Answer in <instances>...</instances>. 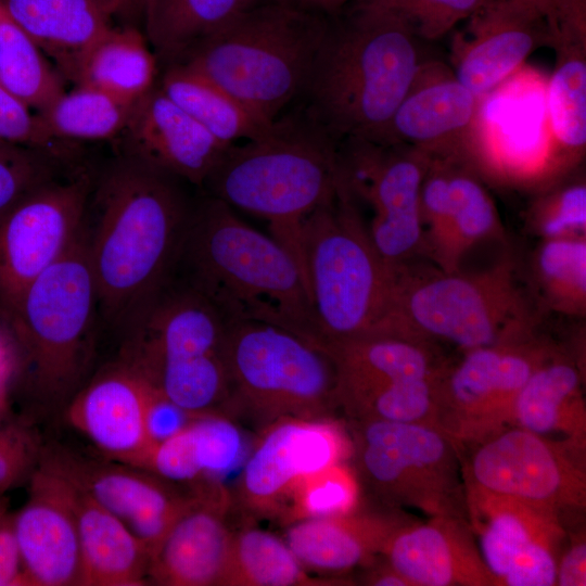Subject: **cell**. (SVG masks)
Wrapping results in <instances>:
<instances>
[{
  "label": "cell",
  "instance_id": "1",
  "mask_svg": "<svg viewBox=\"0 0 586 586\" xmlns=\"http://www.w3.org/2000/svg\"><path fill=\"white\" fill-rule=\"evenodd\" d=\"M184 182L124 153L93 180L88 259L101 328L119 339L174 276L195 201Z\"/></svg>",
  "mask_w": 586,
  "mask_h": 586
},
{
  "label": "cell",
  "instance_id": "2",
  "mask_svg": "<svg viewBox=\"0 0 586 586\" xmlns=\"http://www.w3.org/2000/svg\"><path fill=\"white\" fill-rule=\"evenodd\" d=\"M171 279L205 297L228 323H270L322 348L297 262L218 199H195Z\"/></svg>",
  "mask_w": 586,
  "mask_h": 586
},
{
  "label": "cell",
  "instance_id": "3",
  "mask_svg": "<svg viewBox=\"0 0 586 586\" xmlns=\"http://www.w3.org/2000/svg\"><path fill=\"white\" fill-rule=\"evenodd\" d=\"M327 29L304 91L310 119L334 140L380 141L422 59L415 33L395 15L352 0Z\"/></svg>",
  "mask_w": 586,
  "mask_h": 586
},
{
  "label": "cell",
  "instance_id": "4",
  "mask_svg": "<svg viewBox=\"0 0 586 586\" xmlns=\"http://www.w3.org/2000/svg\"><path fill=\"white\" fill-rule=\"evenodd\" d=\"M334 143L310 118L275 120L264 136L231 144L202 188L231 208L267 220L271 237L305 273L302 222L334 195L341 180Z\"/></svg>",
  "mask_w": 586,
  "mask_h": 586
},
{
  "label": "cell",
  "instance_id": "5",
  "mask_svg": "<svg viewBox=\"0 0 586 586\" xmlns=\"http://www.w3.org/2000/svg\"><path fill=\"white\" fill-rule=\"evenodd\" d=\"M3 320L18 351L17 379L40 404L66 407L86 383L101 329L86 220L71 249L30 283Z\"/></svg>",
  "mask_w": 586,
  "mask_h": 586
},
{
  "label": "cell",
  "instance_id": "6",
  "mask_svg": "<svg viewBox=\"0 0 586 586\" xmlns=\"http://www.w3.org/2000/svg\"><path fill=\"white\" fill-rule=\"evenodd\" d=\"M327 24L320 14L286 0H257L177 64L276 120L304 91Z\"/></svg>",
  "mask_w": 586,
  "mask_h": 586
},
{
  "label": "cell",
  "instance_id": "7",
  "mask_svg": "<svg viewBox=\"0 0 586 586\" xmlns=\"http://www.w3.org/2000/svg\"><path fill=\"white\" fill-rule=\"evenodd\" d=\"M301 249L321 346L383 333L397 268L377 252L342 179L302 222Z\"/></svg>",
  "mask_w": 586,
  "mask_h": 586
},
{
  "label": "cell",
  "instance_id": "8",
  "mask_svg": "<svg viewBox=\"0 0 586 586\" xmlns=\"http://www.w3.org/2000/svg\"><path fill=\"white\" fill-rule=\"evenodd\" d=\"M517 276L510 255L472 273L399 267L383 333L442 341L462 351L530 335L537 314Z\"/></svg>",
  "mask_w": 586,
  "mask_h": 586
},
{
  "label": "cell",
  "instance_id": "9",
  "mask_svg": "<svg viewBox=\"0 0 586 586\" xmlns=\"http://www.w3.org/2000/svg\"><path fill=\"white\" fill-rule=\"evenodd\" d=\"M228 417L262 432L284 419H336L335 365L326 349L273 324H228Z\"/></svg>",
  "mask_w": 586,
  "mask_h": 586
},
{
  "label": "cell",
  "instance_id": "10",
  "mask_svg": "<svg viewBox=\"0 0 586 586\" xmlns=\"http://www.w3.org/2000/svg\"><path fill=\"white\" fill-rule=\"evenodd\" d=\"M349 437L361 492L388 509L468 520L460 446L437 426L349 421Z\"/></svg>",
  "mask_w": 586,
  "mask_h": 586
},
{
  "label": "cell",
  "instance_id": "11",
  "mask_svg": "<svg viewBox=\"0 0 586 586\" xmlns=\"http://www.w3.org/2000/svg\"><path fill=\"white\" fill-rule=\"evenodd\" d=\"M337 375L340 410L348 421L386 420L436 426L446 367L432 344L379 333L324 347Z\"/></svg>",
  "mask_w": 586,
  "mask_h": 586
},
{
  "label": "cell",
  "instance_id": "12",
  "mask_svg": "<svg viewBox=\"0 0 586 586\" xmlns=\"http://www.w3.org/2000/svg\"><path fill=\"white\" fill-rule=\"evenodd\" d=\"M556 351L534 333L463 351L442 374L436 426L459 446L475 445L512 426L521 388Z\"/></svg>",
  "mask_w": 586,
  "mask_h": 586
},
{
  "label": "cell",
  "instance_id": "13",
  "mask_svg": "<svg viewBox=\"0 0 586 586\" xmlns=\"http://www.w3.org/2000/svg\"><path fill=\"white\" fill-rule=\"evenodd\" d=\"M344 143L341 179L372 209L367 228L373 246L388 266L408 265L422 252L420 189L431 157L402 143L356 138Z\"/></svg>",
  "mask_w": 586,
  "mask_h": 586
},
{
  "label": "cell",
  "instance_id": "14",
  "mask_svg": "<svg viewBox=\"0 0 586 586\" xmlns=\"http://www.w3.org/2000/svg\"><path fill=\"white\" fill-rule=\"evenodd\" d=\"M94 177L86 170L37 187L0 217V316L81 232Z\"/></svg>",
  "mask_w": 586,
  "mask_h": 586
},
{
  "label": "cell",
  "instance_id": "15",
  "mask_svg": "<svg viewBox=\"0 0 586 586\" xmlns=\"http://www.w3.org/2000/svg\"><path fill=\"white\" fill-rule=\"evenodd\" d=\"M475 445L464 482L558 513L585 508V461L565 445L517 425Z\"/></svg>",
  "mask_w": 586,
  "mask_h": 586
},
{
  "label": "cell",
  "instance_id": "16",
  "mask_svg": "<svg viewBox=\"0 0 586 586\" xmlns=\"http://www.w3.org/2000/svg\"><path fill=\"white\" fill-rule=\"evenodd\" d=\"M259 433L231 494L233 507L247 520H278L302 477L352 454L349 434L336 419H284Z\"/></svg>",
  "mask_w": 586,
  "mask_h": 586
},
{
  "label": "cell",
  "instance_id": "17",
  "mask_svg": "<svg viewBox=\"0 0 586 586\" xmlns=\"http://www.w3.org/2000/svg\"><path fill=\"white\" fill-rule=\"evenodd\" d=\"M467 518L498 585H556L565 536L560 513L464 482Z\"/></svg>",
  "mask_w": 586,
  "mask_h": 586
},
{
  "label": "cell",
  "instance_id": "18",
  "mask_svg": "<svg viewBox=\"0 0 586 586\" xmlns=\"http://www.w3.org/2000/svg\"><path fill=\"white\" fill-rule=\"evenodd\" d=\"M28 482L27 499L14 514L26 586L80 585L76 485L43 450Z\"/></svg>",
  "mask_w": 586,
  "mask_h": 586
},
{
  "label": "cell",
  "instance_id": "19",
  "mask_svg": "<svg viewBox=\"0 0 586 586\" xmlns=\"http://www.w3.org/2000/svg\"><path fill=\"white\" fill-rule=\"evenodd\" d=\"M43 455L119 518L143 542L151 556L200 497L198 492H183L144 469L119 461H99L56 448L43 449Z\"/></svg>",
  "mask_w": 586,
  "mask_h": 586
},
{
  "label": "cell",
  "instance_id": "20",
  "mask_svg": "<svg viewBox=\"0 0 586 586\" xmlns=\"http://www.w3.org/2000/svg\"><path fill=\"white\" fill-rule=\"evenodd\" d=\"M453 40L456 78L477 97L511 76L535 50L551 47L546 16L521 0H486Z\"/></svg>",
  "mask_w": 586,
  "mask_h": 586
},
{
  "label": "cell",
  "instance_id": "21",
  "mask_svg": "<svg viewBox=\"0 0 586 586\" xmlns=\"http://www.w3.org/2000/svg\"><path fill=\"white\" fill-rule=\"evenodd\" d=\"M482 99L444 64L424 62L378 142L467 162L477 139Z\"/></svg>",
  "mask_w": 586,
  "mask_h": 586
},
{
  "label": "cell",
  "instance_id": "22",
  "mask_svg": "<svg viewBox=\"0 0 586 586\" xmlns=\"http://www.w3.org/2000/svg\"><path fill=\"white\" fill-rule=\"evenodd\" d=\"M149 390L146 378L118 357L81 386L65 415L106 459L136 466L152 445L145 426Z\"/></svg>",
  "mask_w": 586,
  "mask_h": 586
},
{
  "label": "cell",
  "instance_id": "23",
  "mask_svg": "<svg viewBox=\"0 0 586 586\" xmlns=\"http://www.w3.org/2000/svg\"><path fill=\"white\" fill-rule=\"evenodd\" d=\"M231 493L215 482L171 526L151 556L148 579L162 586H221L233 530Z\"/></svg>",
  "mask_w": 586,
  "mask_h": 586
},
{
  "label": "cell",
  "instance_id": "24",
  "mask_svg": "<svg viewBox=\"0 0 586 586\" xmlns=\"http://www.w3.org/2000/svg\"><path fill=\"white\" fill-rule=\"evenodd\" d=\"M120 136L124 154L201 188L230 146L176 105L158 85L137 102Z\"/></svg>",
  "mask_w": 586,
  "mask_h": 586
},
{
  "label": "cell",
  "instance_id": "25",
  "mask_svg": "<svg viewBox=\"0 0 586 586\" xmlns=\"http://www.w3.org/2000/svg\"><path fill=\"white\" fill-rule=\"evenodd\" d=\"M382 556L410 586H498L464 519L431 517L426 523H402Z\"/></svg>",
  "mask_w": 586,
  "mask_h": 586
},
{
  "label": "cell",
  "instance_id": "26",
  "mask_svg": "<svg viewBox=\"0 0 586 586\" xmlns=\"http://www.w3.org/2000/svg\"><path fill=\"white\" fill-rule=\"evenodd\" d=\"M553 71L546 88L544 174L553 182L581 164L586 150V33L552 35Z\"/></svg>",
  "mask_w": 586,
  "mask_h": 586
},
{
  "label": "cell",
  "instance_id": "27",
  "mask_svg": "<svg viewBox=\"0 0 586 586\" xmlns=\"http://www.w3.org/2000/svg\"><path fill=\"white\" fill-rule=\"evenodd\" d=\"M399 521L357 508L345 514L288 524L284 542L306 570L337 575L371 565L402 524Z\"/></svg>",
  "mask_w": 586,
  "mask_h": 586
},
{
  "label": "cell",
  "instance_id": "28",
  "mask_svg": "<svg viewBox=\"0 0 586 586\" xmlns=\"http://www.w3.org/2000/svg\"><path fill=\"white\" fill-rule=\"evenodd\" d=\"M513 425L559 442L584 458L586 407L582 371L559 349L528 378L514 404Z\"/></svg>",
  "mask_w": 586,
  "mask_h": 586
},
{
  "label": "cell",
  "instance_id": "29",
  "mask_svg": "<svg viewBox=\"0 0 586 586\" xmlns=\"http://www.w3.org/2000/svg\"><path fill=\"white\" fill-rule=\"evenodd\" d=\"M76 488L80 585H146L151 560L146 546L119 518Z\"/></svg>",
  "mask_w": 586,
  "mask_h": 586
},
{
  "label": "cell",
  "instance_id": "30",
  "mask_svg": "<svg viewBox=\"0 0 586 586\" xmlns=\"http://www.w3.org/2000/svg\"><path fill=\"white\" fill-rule=\"evenodd\" d=\"M5 14L71 77L79 58L113 27L99 0H0Z\"/></svg>",
  "mask_w": 586,
  "mask_h": 586
},
{
  "label": "cell",
  "instance_id": "31",
  "mask_svg": "<svg viewBox=\"0 0 586 586\" xmlns=\"http://www.w3.org/2000/svg\"><path fill=\"white\" fill-rule=\"evenodd\" d=\"M157 58L138 27H112L79 58L71 79L136 104L154 87Z\"/></svg>",
  "mask_w": 586,
  "mask_h": 586
},
{
  "label": "cell",
  "instance_id": "32",
  "mask_svg": "<svg viewBox=\"0 0 586 586\" xmlns=\"http://www.w3.org/2000/svg\"><path fill=\"white\" fill-rule=\"evenodd\" d=\"M158 87L176 105L226 145L259 138L275 123L182 64L167 66Z\"/></svg>",
  "mask_w": 586,
  "mask_h": 586
},
{
  "label": "cell",
  "instance_id": "33",
  "mask_svg": "<svg viewBox=\"0 0 586 586\" xmlns=\"http://www.w3.org/2000/svg\"><path fill=\"white\" fill-rule=\"evenodd\" d=\"M257 0H145L142 24L157 60L179 63Z\"/></svg>",
  "mask_w": 586,
  "mask_h": 586
},
{
  "label": "cell",
  "instance_id": "34",
  "mask_svg": "<svg viewBox=\"0 0 586 586\" xmlns=\"http://www.w3.org/2000/svg\"><path fill=\"white\" fill-rule=\"evenodd\" d=\"M337 577L310 576L284 540L250 525L233 531L221 586H330Z\"/></svg>",
  "mask_w": 586,
  "mask_h": 586
},
{
  "label": "cell",
  "instance_id": "35",
  "mask_svg": "<svg viewBox=\"0 0 586 586\" xmlns=\"http://www.w3.org/2000/svg\"><path fill=\"white\" fill-rule=\"evenodd\" d=\"M136 104L97 88L77 85L37 115L48 137L55 142L107 140L123 133Z\"/></svg>",
  "mask_w": 586,
  "mask_h": 586
},
{
  "label": "cell",
  "instance_id": "36",
  "mask_svg": "<svg viewBox=\"0 0 586 586\" xmlns=\"http://www.w3.org/2000/svg\"><path fill=\"white\" fill-rule=\"evenodd\" d=\"M538 298L553 311L586 314V237L540 240L531 258Z\"/></svg>",
  "mask_w": 586,
  "mask_h": 586
},
{
  "label": "cell",
  "instance_id": "37",
  "mask_svg": "<svg viewBox=\"0 0 586 586\" xmlns=\"http://www.w3.org/2000/svg\"><path fill=\"white\" fill-rule=\"evenodd\" d=\"M0 84L38 113L65 91L42 50L5 12L0 16Z\"/></svg>",
  "mask_w": 586,
  "mask_h": 586
},
{
  "label": "cell",
  "instance_id": "38",
  "mask_svg": "<svg viewBox=\"0 0 586 586\" xmlns=\"http://www.w3.org/2000/svg\"><path fill=\"white\" fill-rule=\"evenodd\" d=\"M463 163L450 158L448 174L451 257L458 270L471 247L481 241L504 235L491 195Z\"/></svg>",
  "mask_w": 586,
  "mask_h": 586
},
{
  "label": "cell",
  "instance_id": "39",
  "mask_svg": "<svg viewBox=\"0 0 586 586\" xmlns=\"http://www.w3.org/2000/svg\"><path fill=\"white\" fill-rule=\"evenodd\" d=\"M360 495L352 466L342 461L302 477L290 491L277 521L288 525L345 514L358 508Z\"/></svg>",
  "mask_w": 586,
  "mask_h": 586
},
{
  "label": "cell",
  "instance_id": "40",
  "mask_svg": "<svg viewBox=\"0 0 586 586\" xmlns=\"http://www.w3.org/2000/svg\"><path fill=\"white\" fill-rule=\"evenodd\" d=\"M526 224L540 240L586 237L585 178L551 182L528 207Z\"/></svg>",
  "mask_w": 586,
  "mask_h": 586
},
{
  "label": "cell",
  "instance_id": "41",
  "mask_svg": "<svg viewBox=\"0 0 586 586\" xmlns=\"http://www.w3.org/2000/svg\"><path fill=\"white\" fill-rule=\"evenodd\" d=\"M449 162L450 158L431 157L420 189V215L422 252L437 268L453 272L458 269L450 244Z\"/></svg>",
  "mask_w": 586,
  "mask_h": 586
},
{
  "label": "cell",
  "instance_id": "42",
  "mask_svg": "<svg viewBox=\"0 0 586 586\" xmlns=\"http://www.w3.org/2000/svg\"><path fill=\"white\" fill-rule=\"evenodd\" d=\"M193 456L205 483L219 482L241 459L244 440L232 419L221 415L195 418L188 426Z\"/></svg>",
  "mask_w": 586,
  "mask_h": 586
},
{
  "label": "cell",
  "instance_id": "43",
  "mask_svg": "<svg viewBox=\"0 0 586 586\" xmlns=\"http://www.w3.org/2000/svg\"><path fill=\"white\" fill-rule=\"evenodd\" d=\"M58 153L0 140V217L37 187L58 177Z\"/></svg>",
  "mask_w": 586,
  "mask_h": 586
},
{
  "label": "cell",
  "instance_id": "44",
  "mask_svg": "<svg viewBox=\"0 0 586 586\" xmlns=\"http://www.w3.org/2000/svg\"><path fill=\"white\" fill-rule=\"evenodd\" d=\"M400 18L421 40H436L486 0H358Z\"/></svg>",
  "mask_w": 586,
  "mask_h": 586
},
{
  "label": "cell",
  "instance_id": "45",
  "mask_svg": "<svg viewBox=\"0 0 586 586\" xmlns=\"http://www.w3.org/2000/svg\"><path fill=\"white\" fill-rule=\"evenodd\" d=\"M43 448L35 432L22 423L0 426V493L28 480Z\"/></svg>",
  "mask_w": 586,
  "mask_h": 586
},
{
  "label": "cell",
  "instance_id": "46",
  "mask_svg": "<svg viewBox=\"0 0 586 586\" xmlns=\"http://www.w3.org/2000/svg\"><path fill=\"white\" fill-rule=\"evenodd\" d=\"M0 140L58 152L37 114L0 84Z\"/></svg>",
  "mask_w": 586,
  "mask_h": 586
},
{
  "label": "cell",
  "instance_id": "47",
  "mask_svg": "<svg viewBox=\"0 0 586 586\" xmlns=\"http://www.w3.org/2000/svg\"><path fill=\"white\" fill-rule=\"evenodd\" d=\"M195 418L198 417L180 408L150 383L145 407V426L151 444L177 434Z\"/></svg>",
  "mask_w": 586,
  "mask_h": 586
},
{
  "label": "cell",
  "instance_id": "48",
  "mask_svg": "<svg viewBox=\"0 0 586 586\" xmlns=\"http://www.w3.org/2000/svg\"><path fill=\"white\" fill-rule=\"evenodd\" d=\"M0 586H26L14 514L0 515Z\"/></svg>",
  "mask_w": 586,
  "mask_h": 586
},
{
  "label": "cell",
  "instance_id": "49",
  "mask_svg": "<svg viewBox=\"0 0 586 586\" xmlns=\"http://www.w3.org/2000/svg\"><path fill=\"white\" fill-rule=\"evenodd\" d=\"M586 544L585 538L574 540L559 558L557 565L556 585H586Z\"/></svg>",
  "mask_w": 586,
  "mask_h": 586
},
{
  "label": "cell",
  "instance_id": "50",
  "mask_svg": "<svg viewBox=\"0 0 586 586\" xmlns=\"http://www.w3.org/2000/svg\"><path fill=\"white\" fill-rule=\"evenodd\" d=\"M20 370L18 351L13 334L0 316V396L9 397Z\"/></svg>",
  "mask_w": 586,
  "mask_h": 586
},
{
  "label": "cell",
  "instance_id": "51",
  "mask_svg": "<svg viewBox=\"0 0 586 586\" xmlns=\"http://www.w3.org/2000/svg\"><path fill=\"white\" fill-rule=\"evenodd\" d=\"M113 20L138 27L142 23L145 0H99Z\"/></svg>",
  "mask_w": 586,
  "mask_h": 586
},
{
  "label": "cell",
  "instance_id": "52",
  "mask_svg": "<svg viewBox=\"0 0 586 586\" xmlns=\"http://www.w3.org/2000/svg\"><path fill=\"white\" fill-rule=\"evenodd\" d=\"M365 584L373 586H410L408 581L387 563L372 569L364 579Z\"/></svg>",
  "mask_w": 586,
  "mask_h": 586
},
{
  "label": "cell",
  "instance_id": "53",
  "mask_svg": "<svg viewBox=\"0 0 586 586\" xmlns=\"http://www.w3.org/2000/svg\"><path fill=\"white\" fill-rule=\"evenodd\" d=\"M306 11L322 14L336 12L343 9L352 0H286Z\"/></svg>",
  "mask_w": 586,
  "mask_h": 586
},
{
  "label": "cell",
  "instance_id": "54",
  "mask_svg": "<svg viewBox=\"0 0 586 586\" xmlns=\"http://www.w3.org/2000/svg\"><path fill=\"white\" fill-rule=\"evenodd\" d=\"M524 2H527L534 7H536L538 10H540L544 15L546 16V20H548L558 3V0H521Z\"/></svg>",
  "mask_w": 586,
  "mask_h": 586
},
{
  "label": "cell",
  "instance_id": "55",
  "mask_svg": "<svg viewBox=\"0 0 586 586\" xmlns=\"http://www.w3.org/2000/svg\"><path fill=\"white\" fill-rule=\"evenodd\" d=\"M9 408V397L0 396V419L5 415Z\"/></svg>",
  "mask_w": 586,
  "mask_h": 586
},
{
  "label": "cell",
  "instance_id": "56",
  "mask_svg": "<svg viewBox=\"0 0 586 586\" xmlns=\"http://www.w3.org/2000/svg\"><path fill=\"white\" fill-rule=\"evenodd\" d=\"M8 509V499L4 497L3 493H0V515L7 512Z\"/></svg>",
  "mask_w": 586,
  "mask_h": 586
},
{
  "label": "cell",
  "instance_id": "57",
  "mask_svg": "<svg viewBox=\"0 0 586 586\" xmlns=\"http://www.w3.org/2000/svg\"><path fill=\"white\" fill-rule=\"evenodd\" d=\"M3 13H4V10H3L2 5H1V2H0V16H1Z\"/></svg>",
  "mask_w": 586,
  "mask_h": 586
}]
</instances>
